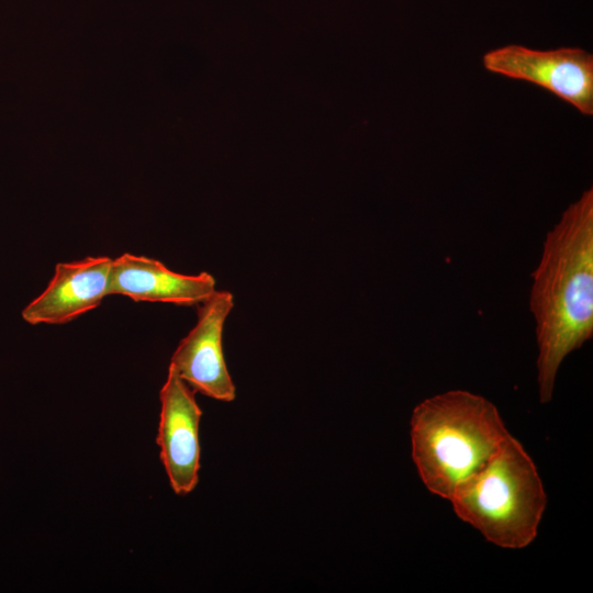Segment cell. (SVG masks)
<instances>
[{
	"label": "cell",
	"instance_id": "2",
	"mask_svg": "<svg viewBox=\"0 0 593 593\" xmlns=\"http://www.w3.org/2000/svg\"><path fill=\"white\" fill-rule=\"evenodd\" d=\"M508 435L492 402L451 390L425 399L413 410L412 459L427 490L449 501Z\"/></svg>",
	"mask_w": 593,
	"mask_h": 593
},
{
	"label": "cell",
	"instance_id": "3",
	"mask_svg": "<svg viewBox=\"0 0 593 593\" xmlns=\"http://www.w3.org/2000/svg\"><path fill=\"white\" fill-rule=\"evenodd\" d=\"M449 501L456 515L488 541L522 549L537 536L547 496L534 461L510 434Z\"/></svg>",
	"mask_w": 593,
	"mask_h": 593
},
{
	"label": "cell",
	"instance_id": "8",
	"mask_svg": "<svg viewBox=\"0 0 593 593\" xmlns=\"http://www.w3.org/2000/svg\"><path fill=\"white\" fill-rule=\"evenodd\" d=\"M108 290L109 295H124L137 302L191 306L214 293L216 281L206 271L178 273L157 259L124 253L112 259Z\"/></svg>",
	"mask_w": 593,
	"mask_h": 593
},
{
	"label": "cell",
	"instance_id": "7",
	"mask_svg": "<svg viewBox=\"0 0 593 593\" xmlns=\"http://www.w3.org/2000/svg\"><path fill=\"white\" fill-rule=\"evenodd\" d=\"M112 259L58 262L46 289L21 312L29 324H65L96 309L109 295Z\"/></svg>",
	"mask_w": 593,
	"mask_h": 593
},
{
	"label": "cell",
	"instance_id": "6",
	"mask_svg": "<svg viewBox=\"0 0 593 593\" xmlns=\"http://www.w3.org/2000/svg\"><path fill=\"white\" fill-rule=\"evenodd\" d=\"M194 391L168 368L159 392L160 415L156 443L172 491L178 495L192 492L199 481V425L202 411Z\"/></svg>",
	"mask_w": 593,
	"mask_h": 593
},
{
	"label": "cell",
	"instance_id": "1",
	"mask_svg": "<svg viewBox=\"0 0 593 593\" xmlns=\"http://www.w3.org/2000/svg\"><path fill=\"white\" fill-rule=\"evenodd\" d=\"M532 278L529 309L536 325L539 399L548 403L563 359L593 336L592 188L546 234Z\"/></svg>",
	"mask_w": 593,
	"mask_h": 593
},
{
	"label": "cell",
	"instance_id": "4",
	"mask_svg": "<svg viewBox=\"0 0 593 593\" xmlns=\"http://www.w3.org/2000/svg\"><path fill=\"white\" fill-rule=\"evenodd\" d=\"M482 64L490 72L539 86L593 114V55L579 47L533 49L506 45L485 53Z\"/></svg>",
	"mask_w": 593,
	"mask_h": 593
},
{
	"label": "cell",
	"instance_id": "5",
	"mask_svg": "<svg viewBox=\"0 0 593 593\" xmlns=\"http://www.w3.org/2000/svg\"><path fill=\"white\" fill-rule=\"evenodd\" d=\"M233 306V294L217 289L199 303L197 323L179 342L169 363L194 392L222 402L236 398L222 346L224 324Z\"/></svg>",
	"mask_w": 593,
	"mask_h": 593
}]
</instances>
